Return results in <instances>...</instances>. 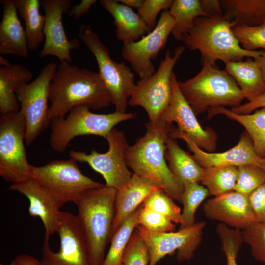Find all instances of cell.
<instances>
[{
  "label": "cell",
  "mask_w": 265,
  "mask_h": 265,
  "mask_svg": "<svg viewBox=\"0 0 265 265\" xmlns=\"http://www.w3.org/2000/svg\"><path fill=\"white\" fill-rule=\"evenodd\" d=\"M50 118L65 117L75 106L99 110L112 103L110 93L99 73L60 62L49 88Z\"/></svg>",
  "instance_id": "cell-1"
},
{
  "label": "cell",
  "mask_w": 265,
  "mask_h": 265,
  "mask_svg": "<svg viewBox=\"0 0 265 265\" xmlns=\"http://www.w3.org/2000/svg\"><path fill=\"white\" fill-rule=\"evenodd\" d=\"M146 132L125 152L128 167L133 173L155 183L173 199L182 203L184 187L166 163L165 138L173 128H156L149 122Z\"/></svg>",
  "instance_id": "cell-2"
},
{
  "label": "cell",
  "mask_w": 265,
  "mask_h": 265,
  "mask_svg": "<svg viewBox=\"0 0 265 265\" xmlns=\"http://www.w3.org/2000/svg\"><path fill=\"white\" fill-rule=\"evenodd\" d=\"M234 21L218 17H199L194 21L189 32L182 41L191 51L201 53L202 65H216L219 60L226 63L242 60L244 57L257 59L263 50H244L235 36Z\"/></svg>",
  "instance_id": "cell-3"
},
{
  "label": "cell",
  "mask_w": 265,
  "mask_h": 265,
  "mask_svg": "<svg viewBox=\"0 0 265 265\" xmlns=\"http://www.w3.org/2000/svg\"><path fill=\"white\" fill-rule=\"evenodd\" d=\"M117 190L105 185L85 194L76 205L90 265H102L111 240Z\"/></svg>",
  "instance_id": "cell-4"
},
{
  "label": "cell",
  "mask_w": 265,
  "mask_h": 265,
  "mask_svg": "<svg viewBox=\"0 0 265 265\" xmlns=\"http://www.w3.org/2000/svg\"><path fill=\"white\" fill-rule=\"evenodd\" d=\"M195 76L178 85L196 115L226 106L241 104L243 94L234 79L216 65L203 64Z\"/></svg>",
  "instance_id": "cell-5"
},
{
  "label": "cell",
  "mask_w": 265,
  "mask_h": 265,
  "mask_svg": "<svg viewBox=\"0 0 265 265\" xmlns=\"http://www.w3.org/2000/svg\"><path fill=\"white\" fill-rule=\"evenodd\" d=\"M137 117L135 113L96 114L84 105L74 107L68 116L51 119L49 142L58 153L64 152L70 142L79 136L93 135L106 139L118 123Z\"/></svg>",
  "instance_id": "cell-6"
},
{
  "label": "cell",
  "mask_w": 265,
  "mask_h": 265,
  "mask_svg": "<svg viewBox=\"0 0 265 265\" xmlns=\"http://www.w3.org/2000/svg\"><path fill=\"white\" fill-rule=\"evenodd\" d=\"M32 178L60 209L66 203L76 205L88 191L105 184L84 175L73 159L54 160L41 166L31 165Z\"/></svg>",
  "instance_id": "cell-7"
},
{
  "label": "cell",
  "mask_w": 265,
  "mask_h": 265,
  "mask_svg": "<svg viewBox=\"0 0 265 265\" xmlns=\"http://www.w3.org/2000/svg\"><path fill=\"white\" fill-rule=\"evenodd\" d=\"M185 50V46H178L173 55L167 51L158 69L150 77L137 82L129 100L130 106H140L146 111L149 122L154 127L166 125L161 123V118L172 97L171 77L174 66Z\"/></svg>",
  "instance_id": "cell-8"
},
{
  "label": "cell",
  "mask_w": 265,
  "mask_h": 265,
  "mask_svg": "<svg viewBox=\"0 0 265 265\" xmlns=\"http://www.w3.org/2000/svg\"><path fill=\"white\" fill-rule=\"evenodd\" d=\"M79 36L96 59L98 73L110 94L115 111L126 113L128 99L136 85L134 73L124 62L111 59L108 49L90 25H81Z\"/></svg>",
  "instance_id": "cell-9"
},
{
  "label": "cell",
  "mask_w": 265,
  "mask_h": 265,
  "mask_svg": "<svg viewBox=\"0 0 265 265\" xmlns=\"http://www.w3.org/2000/svg\"><path fill=\"white\" fill-rule=\"evenodd\" d=\"M58 66L48 63L31 82L19 85L15 90L20 104V112L26 123L25 142L31 145L49 126V88Z\"/></svg>",
  "instance_id": "cell-10"
},
{
  "label": "cell",
  "mask_w": 265,
  "mask_h": 265,
  "mask_svg": "<svg viewBox=\"0 0 265 265\" xmlns=\"http://www.w3.org/2000/svg\"><path fill=\"white\" fill-rule=\"evenodd\" d=\"M26 123L20 111L0 117V176L13 183L32 178L24 146Z\"/></svg>",
  "instance_id": "cell-11"
},
{
  "label": "cell",
  "mask_w": 265,
  "mask_h": 265,
  "mask_svg": "<svg viewBox=\"0 0 265 265\" xmlns=\"http://www.w3.org/2000/svg\"><path fill=\"white\" fill-rule=\"evenodd\" d=\"M106 139L108 149L104 153L94 150L88 154L71 150L69 156L77 162L87 163L103 176L106 186L118 190L129 181L132 175L125 160V152L129 145L124 132L115 128L109 132Z\"/></svg>",
  "instance_id": "cell-12"
},
{
  "label": "cell",
  "mask_w": 265,
  "mask_h": 265,
  "mask_svg": "<svg viewBox=\"0 0 265 265\" xmlns=\"http://www.w3.org/2000/svg\"><path fill=\"white\" fill-rule=\"evenodd\" d=\"M56 233L59 249L53 251L50 238H44L40 261L42 265H90L86 241L77 215L60 211Z\"/></svg>",
  "instance_id": "cell-13"
},
{
  "label": "cell",
  "mask_w": 265,
  "mask_h": 265,
  "mask_svg": "<svg viewBox=\"0 0 265 265\" xmlns=\"http://www.w3.org/2000/svg\"><path fill=\"white\" fill-rule=\"evenodd\" d=\"M206 222L193 225L177 231L156 233L149 231L140 225L137 230L148 248L150 260L148 265H156L166 255L177 250V260L183 262L190 259L200 244Z\"/></svg>",
  "instance_id": "cell-14"
},
{
  "label": "cell",
  "mask_w": 265,
  "mask_h": 265,
  "mask_svg": "<svg viewBox=\"0 0 265 265\" xmlns=\"http://www.w3.org/2000/svg\"><path fill=\"white\" fill-rule=\"evenodd\" d=\"M174 23L169 11H163L152 31L137 41L123 44L122 56L140 79L149 77L155 73L152 61L165 47Z\"/></svg>",
  "instance_id": "cell-15"
},
{
  "label": "cell",
  "mask_w": 265,
  "mask_h": 265,
  "mask_svg": "<svg viewBox=\"0 0 265 265\" xmlns=\"http://www.w3.org/2000/svg\"><path fill=\"white\" fill-rule=\"evenodd\" d=\"M171 82L172 97L161 116V123L170 125L173 122L176 123L177 128L192 139L200 148L206 152H213L216 149L217 140L215 131L211 128L202 127L196 114L181 93L174 72Z\"/></svg>",
  "instance_id": "cell-16"
},
{
  "label": "cell",
  "mask_w": 265,
  "mask_h": 265,
  "mask_svg": "<svg viewBox=\"0 0 265 265\" xmlns=\"http://www.w3.org/2000/svg\"><path fill=\"white\" fill-rule=\"evenodd\" d=\"M171 138L184 140L192 152V158L202 168L215 166H239L252 164L265 170V160L256 152L248 133H242L238 144L229 150L219 153L208 152L200 148L187 135L173 128Z\"/></svg>",
  "instance_id": "cell-17"
},
{
  "label": "cell",
  "mask_w": 265,
  "mask_h": 265,
  "mask_svg": "<svg viewBox=\"0 0 265 265\" xmlns=\"http://www.w3.org/2000/svg\"><path fill=\"white\" fill-rule=\"evenodd\" d=\"M44 12V43L39 53L40 58L54 56L60 61L71 63V51L80 46L78 39L69 40L66 35L62 17L71 7L70 0H41Z\"/></svg>",
  "instance_id": "cell-18"
},
{
  "label": "cell",
  "mask_w": 265,
  "mask_h": 265,
  "mask_svg": "<svg viewBox=\"0 0 265 265\" xmlns=\"http://www.w3.org/2000/svg\"><path fill=\"white\" fill-rule=\"evenodd\" d=\"M203 211L209 219L240 230L256 221L248 196L235 190L208 200Z\"/></svg>",
  "instance_id": "cell-19"
},
{
  "label": "cell",
  "mask_w": 265,
  "mask_h": 265,
  "mask_svg": "<svg viewBox=\"0 0 265 265\" xmlns=\"http://www.w3.org/2000/svg\"><path fill=\"white\" fill-rule=\"evenodd\" d=\"M9 189L19 192L28 199V213L41 219L45 229L44 238H50L52 234L56 233L60 209L34 179L32 178L13 183Z\"/></svg>",
  "instance_id": "cell-20"
},
{
  "label": "cell",
  "mask_w": 265,
  "mask_h": 265,
  "mask_svg": "<svg viewBox=\"0 0 265 265\" xmlns=\"http://www.w3.org/2000/svg\"><path fill=\"white\" fill-rule=\"evenodd\" d=\"M158 188H159L150 180L133 173L129 181L117 190L115 215L111 232V239L125 220L150 194Z\"/></svg>",
  "instance_id": "cell-21"
},
{
  "label": "cell",
  "mask_w": 265,
  "mask_h": 265,
  "mask_svg": "<svg viewBox=\"0 0 265 265\" xmlns=\"http://www.w3.org/2000/svg\"><path fill=\"white\" fill-rule=\"evenodd\" d=\"M3 15L0 23V54L22 58L29 56L25 30L18 16L13 0H1Z\"/></svg>",
  "instance_id": "cell-22"
},
{
  "label": "cell",
  "mask_w": 265,
  "mask_h": 265,
  "mask_svg": "<svg viewBox=\"0 0 265 265\" xmlns=\"http://www.w3.org/2000/svg\"><path fill=\"white\" fill-rule=\"evenodd\" d=\"M100 4L114 19L115 34L123 44L135 42L150 32L140 15L117 0H100Z\"/></svg>",
  "instance_id": "cell-23"
},
{
  "label": "cell",
  "mask_w": 265,
  "mask_h": 265,
  "mask_svg": "<svg viewBox=\"0 0 265 265\" xmlns=\"http://www.w3.org/2000/svg\"><path fill=\"white\" fill-rule=\"evenodd\" d=\"M31 71L19 64L0 67V112L1 115L20 111V104L15 93L17 87L31 80Z\"/></svg>",
  "instance_id": "cell-24"
},
{
  "label": "cell",
  "mask_w": 265,
  "mask_h": 265,
  "mask_svg": "<svg viewBox=\"0 0 265 265\" xmlns=\"http://www.w3.org/2000/svg\"><path fill=\"white\" fill-rule=\"evenodd\" d=\"M165 144V158L168 167L183 187L190 183L200 182L204 168L192 155L183 150L169 135L166 137Z\"/></svg>",
  "instance_id": "cell-25"
},
{
  "label": "cell",
  "mask_w": 265,
  "mask_h": 265,
  "mask_svg": "<svg viewBox=\"0 0 265 265\" xmlns=\"http://www.w3.org/2000/svg\"><path fill=\"white\" fill-rule=\"evenodd\" d=\"M225 64V70L234 79L248 101L265 93V82L255 59L248 58Z\"/></svg>",
  "instance_id": "cell-26"
},
{
  "label": "cell",
  "mask_w": 265,
  "mask_h": 265,
  "mask_svg": "<svg viewBox=\"0 0 265 265\" xmlns=\"http://www.w3.org/2000/svg\"><path fill=\"white\" fill-rule=\"evenodd\" d=\"M221 114L243 126L250 137L257 153L263 158L265 152V108L254 113L239 114L225 107L219 108L208 112V117Z\"/></svg>",
  "instance_id": "cell-27"
},
{
  "label": "cell",
  "mask_w": 265,
  "mask_h": 265,
  "mask_svg": "<svg viewBox=\"0 0 265 265\" xmlns=\"http://www.w3.org/2000/svg\"><path fill=\"white\" fill-rule=\"evenodd\" d=\"M18 14L24 21L28 47L36 51L44 41V15L40 12L39 0H13Z\"/></svg>",
  "instance_id": "cell-28"
},
{
  "label": "cell",
  "mask_w": 265,
  "mask_h": 265,
  "mask_svg": "<svg viewBox=\"0 0 265 265\" xmlns=\"http://www.w3.org/2000/svg\"><path fill=\"white\" fill-rule=\"evenodd\" d=\"M224 18L237 24L257 26L265 23V0H221Z\"/></svg>",
  "instance_id": "cell-29"
},
{
  "label": "cell",
  "mask_w": 265,
  "mask_h": 265,
  "mask_svg": "<svg viewBox=\"0 0 265 265\" xmlns=\"http://www.w3.org/2000/svg\"><path fill=\"white\" fill-rule=\"evenodd\" d=\"M168 11L175 22L171 34L179 41L191 29L197 18L207 17L199 0H174Z\"/></svg>",
  "instance_id": "cell-30"
},
{
  "label": "cell",
  "mask_w": 265,
  "mask_h": 265,
  "mask_svg": "<svg viewBox=\"0 0 265 265\" xmlns=\"http://www.w3.org/2000/svg\"><path fill=\"white\" fill-rule=\"evenodd\" d=\"M142 204L117 229L111 239L110 246L102 265H122V258L131 237L139 225L138 216Z\"/></svg>",
  "instance_id": "cell-31"
},
{
  "label": "cell",
  "mask_w": 265,
  "mask_h": 265,
  "mask_svg": "<svg viewBox=\"0 0 265 265\" xmlns=\"http://www.w3.org/2000/svg\"><path fill=\"white\" fill-rule=\"evenodd\" d=\"M238 167L215 166L204 168L201 183L209 196H216L233 191L237 181Z\"/></svg>",
  "instance_id": "cell-32"
},
{
  "label": "cell",
  "mask_w": 265,
  "mask_h": 265,
  "mask_svg": "<svg viewBox=\"0 0 265 265\" xmlns=\"http://www.w3.org/2000/svg\"><path fill=\"white\" fill-rule=\"evenodd\" d=\"M209 196L207 188L199 184L192 183L184 186L182 203V222L179 229L189 227L195 223L196 211L204 199Z\"/></svg>",
  "instance_id": "cell-33"
},
{
  "label": "cell",
  "mask_w": 265,
  "mask_h": 265,
  "mask_svg": "<svg viewBox=\"0 0 265 265\" xmlns=\"http://www.w3.org/2000/svg\"><path fill=\"white\" fill-rule=\"evenodd\" d=\"M142 205L165 216L175 223H182V212L180 207L161 188L155 190L150 194L143 201Z\"/></svg>",
  "instance_id": "cell-34"
},
{
  "label": "cell",
  "mask_w": 265,
  "mask_h": 265,
  "mask_svg": "<svg viewBox=\"0 0 265 265\" xmlns=\"http://www.w3.org/2000/svg\"><path fill=\"white\" fill-rule=\"evenodd\" d=\"M232 31L244 50H265V23L257 26L237 24L232 28Z\"/></svg>",
  "instance_id": "cell-35"
},
{
  "label": "cell",
  "mask_w": 265,
  "mask_h": 265,
  "mask_svg": "<svg viewBox=\"0 0 265 265\" xmlns=\"http://www.w3.org/2000/svg\"><path fill=\"white\" fill-rule=\"evenodd\" d=\"M265 181V170L257 165H244L238 167L235 191L249 195Z\"/></svg>",
  "instance_id": "cell-36"
},
{
  "label": "cell",
  "mask_w": 265,
  "mask_h": 265,
  "mask_svg": "<svg viewBox=\"0 0 265 265\" xmlns=\"http://www.w3.org/2000/svg\"><path fill=\"white\" fill-rule=\"evenodd\" d=\"M223 251L227 259V265H238L236 257L238 251L243 242L241 231L232 229L227 226L219 223L216 227Z\"/></svg>",
  "instance_id": "cell-37"
},
{
  "label": "cell",
  "mask_w": 265,
  "mask_h": 265,
  "mask_svg": "<svg viewBox=\"0 0 265 265\" xmlns=\"http://www.w3.org/2000/svg\"><path fill=\"white\" fill-rule=\"evenodd\" d=\"M241 233L254 259L265 264V222L256 221L241 230Z\"/></svg>",
  "instance_id": "cell-38"
},
{
  "label": "cell",
  "mask_w": 265,
  "mask_h": 265,
  "mask_svg": "<svg viewBox=\"0 0 265 265\" xmlns=\"http://www.w3.org/2000/svg\"><path fill=\"white\" fill-rule=\"evenodd\" d=\"M150 260L147 246L135 229L124 251L122 265H148Z\"/></svg>",
  "instance_id": "cell-39"
},
{
  "label": "cell",
  "mask_w": 265,
  "mask_h": 265,
  "mask_svg": "<svg viewBox=\"0 0 265 265\" xmlns=\"http://www.w3.org/2000/svg\"><path fill=\"white\" fill-rule=\"evenodd\" d=\"M138 221L139 225L152 232H173L176 228L174 223L169 218L143 205L139 214Z\"/></svg>",
  "instance_id": "cell-40"
},
{
  "label": "cell",
  "mask_w": 265,
  "mask_h": 265,
  "mask_svg": "<svg viewBox=\"0 0 265 265\" xmlns=\"http://www.w3.org/2000/svg\"><path fill=\"white\" fill-rule=\"evenodd\" d=\"M173 0H143L137 9L138 14L147 25L150 32L156 27L157 17L162 10H167L171 7Z\"/></svg>",
  "instance_id": "cell-41"
},
{
  "label": "cell",
  "mask_w": 265,
  "mask_h": 265,
  "mask_svg": "<svg viewBox=\"0 0 265 265\" xmlns=\"http://www.w3.org/2000/svg\"><path fill=\"white\" fill-rule=\"evenodd\" d=\"M249 203L257 222H265V181L248 195Z\"/></svg>",
  "instance_id": "cell-42"
},
{
  "label": "cell",
  "mask_w": 265,
  "mask_h": 265,
  "mask_svg": "<svg viewBox=\"0 0 265 265\" xmlns=\"http://www.w3.org/2000/svg\"><path fill=\"white\" fill-rule=\"evenodd\" d=\"M262 108H265V93L246 103L232 107L231 110L239 114H248Z\"/></svg>",
  "instance_id": "cell-43"
},
{
  "label": "cell",
  "mask_w": 265,
  "mask_h": 265,
  "mask_svg": "<svg viewBox=\"0 0 265 265\" xmlns=\"http://www.w3.org/2000/svg\"><path fill=\"white\" fill-rule=\"evenodd\" d=\"M200 3L207 17H223L224 12L220 0H200Z\"/></svg>",
  "instance_id": "cell-44"
},
{
  "label": "cell",
  "mask_w": 265,
  "mask_h": 265,
  "mask_svg": "<svg viewBox=\"0 0 265 265\" xmlns=\"http://www.w3.org/2000/svg\"><path fill=\"white\" fill-rule=\"evenodd\" d=\"M97 1L96 0H82L79 4L71 7L68 14L72 18L78 19L87 14Z\"/></svg>",
  "instance_id": "cell-45"
},
{
  "label": "cell",
  "mask_w": 265,
  "mask_h": 265,
  "mask_svg": "<svg viewBox=\"0 0 265 265\" xmlns=\"http://www.w3.org/2000/svg\"><path fill=\"white\" fill-rule=\"evenodd\" d=\"M15 259L21 265H42L40 261L26 254L19 255Z\"/></svg>",
  "instance_id": "cell-46"
},
{
  "label": "cell",
  "mask_w": 265,
  "mask_h": 265,
  "mask_svg": "<svg viewBox=\"0 0 265 265\" xmlns=\"http://www.w3.org/2000/svg\"><path fill=\"white\" fill-rule=\"evenodd\" d=\"M119 2L130 8H137L141 6L143 0H117Z\"/></svg>",
  "instance_id": "cell-47"
},
{
  "label": "cell",
  "mask_w": 265,
  "mask_h": 265,
  "mask_svg": "<svg viewBox=\"0 0 265 265\" xmlns=\"http://www.w3.org/2000/svg\"><path fill=\"white\" fill-rule=\"evenodd\" d=\"M255 59L257 61L260 66L262 76L265 82V50H263L261 55Z\"/></svg>",
  "instance_id": "cell-48"
},
{
  "label": "cell",
  "mask_w": 265,
  "mask_h": 265,
  "mask_svg": "<svg viewBox=\"0 0 265 265\" xmlns=\"http://www.w3.org/2000/svg\"><path fill=\"white\" fill-rule=\"evenodd\" d=\"M0 66H7L11 64V63L6 59L2 57L1 56H0Z\"/></svg>",
  "instance_id": "cell-49"
},
{
  "label": "cell",
  "mask_w": 265,
  "mask_h": 265,
  "mask_svg": "<svg viewBox=\"0 0 265 265\" xmlns=\"http://www.w3.org/2000/svg\"><path fill=\"white\" fill-rule=\"evenodd\" d=\"M0 265H4L0 264ZM8 265H21L16 259H15L14 260L12 261Z\"/></svg>",
  "instance_id": "cell-50"
},
{
  "label": "cell",
  "mask_w": 265,
  "mask_h": 265,
  "mask_svg": "<svg viewBox=\"0 0 265 265\" xmlns=\"http://www.w3.org/2000/svg\"><path fill=\"white\" fill-rule=\"evenodd\" d=\"M263 158L265 159V154L264 155V156H263Z\"/></svg>",
  "instance_id": "cell-51"
}]
</instances>
